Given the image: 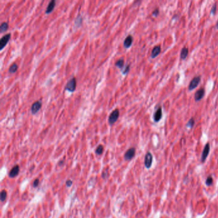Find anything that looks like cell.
Wrapping results in <instances>:
<instances>
[{"instance_id": "6da1fadb", "label": "cell", "mask_w": 218, "mask_h": 218, "mask_svg": "<svg viewBox=\"0 0 218 218\" xmlns=\"http://www.w3.org/2000/svg\"><path fill=\"white\" fill-rule=\"evenodd\" d=\"M119 115H120V112H119V110L118 109H114V111L111 113L108 119V122L109 123L110 125H113V124H114V123L116 122V121H117L118 118V117H119Z\"/></svg>"}, {"instance_id": "7a4b0ae2", "label": "cell", "mask_w": 218, "mask_h": 218, "mask_svg": "<svg viewBox=\"0 0 218 218\" xmlns=\"http://www.w3.org/2000/svg\"><path fill=\"white\" fill-rule=\"evenodd\" d=\"M76 88V78L73 77L71 79H70L68 81L67 84L66 85L65 87V90H68L70 92L74 91Z\"/></svg>"}, {"instance_id": "3957f363", "label": "cell", "mask_w": 218, "mask_h": 218, "mask_svg": "<svg viewBox=\"0 0 218 218\" xmlns=\"http://www.w3.org/2000/svg\"><path fill=\"white\" fill-rule=\"evenodd\" d=\"M201 81V77L200 76H196L191 81L189 85V90L191 91L196 88L199 85V83Z\"/></svg>"}, {"instance_id": "277c9868", "label": "cell", "mask_w": 218, "mask_h": 218, "mask_svg": "<svg viewBox=\"0 0 218 218\" xmlns=\"http://www.w3.org/2000/svg\"><path fill=\"white\" fill-rule=\"evenodd\" d=\"M209 152H210V144L209 143L206 144L203 150L202 154H201V161L202 162H204L205 161L206 159L207 158L208 155L209 154Z\"/></svg>"}, {"instance_id": "5b68a950", "label": "cell", "mask_w": 218, "mask_h": 218, "mask_svg": "<svg viewBox=\"0 0 218 218\" xmlns=\"http://www.w3.org/2000/svg\"><path fill=\"white\" fill-rule=\"evenodd\" d=\"M10 33H8V34L3 36V37L1 39V40H0V49L2 50L3 48L6 46V45L8 44V41H9L10 39Z\"/></svg>"}, {"instance_id": "8992f818", "label": "cell", "mask_w": 218, "mask_h": 218, "mask_svg": "<svg viewBox=\"0 0 218 218\" xmlns=\"http://www.w3.org/2000/svg\"><path fill=\"white\" fill-rule=\"evenodd\" d=\"M152 159H153V157H152V153L150 152H148L146 154L145 158V166L147 168H150L151 167L152 164Z\"/></svg>"}, {"instance_id": "52a82bcc", "label": "cell", "mask_w": 218, "mask_h": 218, "mask_svg": "<svg viewBox=\"0 0 218 218\" xmlns=\"http://www.w3.org/2000/svg\"><path fill=\"white\" fill-rule=\"evenodd\" d=\"M41 107H42V102H41V101H38L35 102L32 104L31 108V111L32 114H35V113H37L40 109Z\"/></svg>"}, {"instance_id": "ba28073f", "label": "cell", "mask_w": 218, "mask_h": 218, "mask_svg": "<svg viewBox=\"0 0 218 218\" xmlns=\"http://www.w3.org/2000/svg\"><path fill=\"white\" fill-rule=\"evenodd\" d=\"M205 93V91L204 88H200L198 90H197V91L195 94V101L198 102V101H201L204 97Z\"/></svg>"}, {"instance_id": "9c48e42d", "label": "cell", "mask_w": 218, "mask_h": 218, "mask_svg": "<svg viewBox=\"0 0 218 218\" xmlns=\"http://www.w3.org/2000/svg\"><path fill=\"white\" fill-rule=\"evenodd\" d=\"M135 153H136V150L134 148H131V149H129L125 153V159L127 161L132 159L135 155Z\"/></svg>"}, {"instance_id": "30bf717a", "label": "cell", "mask_w": 218, "mask_h": 218, "mask_svg": "<svg viewBox=\"0 0 218 218\" xmlns=\"http://www.w3.org/2000/svg\"><path fill=\"white\" fill-rule=\"evenodd\" d=\"M162 116V108L161 107L157 109V111L155 113L154 115H153V119L155 122H159L160 120H161Z\"/></svg>"}, {"instance_id": "8fae6325", "label": "cell", "mask_w": 218, "mask_h": 218, "mask_svg": "<svg viewBox=\"0 0 218 218\" xmlns=\"http://www.w3.org/2000/svg\"><path fill=\"white\" fill-rule=\"evenodd\" d=\"M161 46H159V45H157V46L154 47L153 49H152V53H151V58H156L157 56L161 53Z\"/></svg>"}, {"instance_id": "7c38bea8", "label": "cell", "mask_w": 218, "mask_h": 218, "mask_svg": "<svg viewBox=\"0 0 218 218\" xmlns=\"http://www.w3.org/2000/svg\"><path fill=\"white\" fill-rule=\"evenodd\" d=\"M133 42V38L131 35L127 36L124 42V45L125 48H129L131 46Z\"/></svg>"}, {"instance_id": "4fadbf2b", "label": "cell", "mask_w": 218, "mask_h": 218, "mask_svg": "<svg viewBox=\"0 0 218 218\" xmlns=\"http://www.w3.org/2000/svg\"><path fill=\"white\" fill-rule=\"evenodd\" d=\"M55 5H56V1L54 0H53L49 2V5H48L47 7V9L45 10V13L47 14H49L50 13H51L53 12V10H54V7H55Z\"/></svg>"}, {"instance_id": "5bb4252c", "label": "cell", "mask_w": 218, "mask_h": 218, "mask_svg": "<svg viewBox=\"0 0 218 218\" xmlns=\"http://www.w3.org/2000/svg\"><path fill=\"white\" fill-rule=\"evenodd\" d=\"M19 166L18 165L15 166L11 170L10 172L9 173V176H10V177H12V178L15 177V176H16L18 174H19Z\"/></svg>"}, {"instance_id": "9a60e30c", "label": "cell", "mask_w": 218, "mask_h": 218, "mask_svg": "<svg viewBox=\"0 0 218 218\" xmlns=\"http://www.w3.org/2000/svg\"><path fill=\"white\" fill-rule=\"evenodd\" d=\"M188 54H189V49L187 47H184L182 49L180 52V58L182 60H186V58L188 56Z\"/></svg>"}, {"instance_id": "2e32d148", "label": "cell", "mask_w": 218, "mask_h": 218, "mask_svg": "<svg viewBox=\"0 0 218 218\" xmlns=\"http://www.w3.org/2000/svg\"><path fill=\"white\" fill-rule=\"evenodd\" d=\"M17 69H18V66H17V65L16 64H14L13 65H12L10 66V67L9 69H8V72H9L10 73L13 74V73H15L16 72H17Z\"/></svg>"}, {"instance_id": "e0dca14e", "label": "cell", "mask_w": 218, "mask_h": 218, "mask_svg": "<svg viewBox=\"0 0 218 218\" xmlns=\"http://www.w3.org/2000/svg\"><path fill=\"white\" fill-rule=\"evenodd\" d=\"M124 60L123 58H120L118 60L116 61V64H115V65H116L117 67L120 68H122L123 66H124Z\"/></svg>"}, {"instance_id": "ac0fdd59", "label": "cell", "mask_w": 218, "mask_h": 218, "mask_svg": "<svg viewBox=\"0 0 218 218\" xmlns=\"http://www.w3.org/2000/svg\"><path fill=\"white\" fill-rule=\"evenodd\" d=\"M8 28V24L7 22H3V23L1 24V26H0V30H1V32H4V31H6Z\"/></svg>"}, {"instance_id": "d6986e66", "label": "cell", "mask_w": 218, "mask_h": 218, "mask_svg": "<svg viewBox=\"0 0 218 218\" xmlns=\"http://www.w3.org/2000/svg\"><path fill=\"white\" fill-rule=\"evenodd\" d=\"M195 123V119H194V118H191V119L188 121V122H187V125H186V127L189 129H192L193 127H194Z\"/></svg>"}, {"instance_id": "ffe728a7", "label": "cell", "mask_w": 218, "mask_h": 218, "mask_svg": "<svg viewBox=\"0 0 218 218\" xmlns=\"http://www.w3.org/2000/svg\"><path fill=\"white\" fill-rule=\"evenodd\" d=\"M206 185L208 186H210L213 183V178L211 176H209V177H207V178L206 179Z\"/></svg>"}, {"instance_id": "44dd1931", "label": "cell", "mask_w": 218, "mask_h": 218, "mask_svg": "<svg viewBox=\"0 0 218 218\" xmlns=\"http://www.w3.org/2000/svg\"><path fill=\"white\" fill-rule=\"evenodd\" d=\"M6 196H7V193L6 191L3 190L1 193V201H4L6 199Z\"/></svg>"}, {"instance_id": "7402d4cb", "label": "cell", "mask_w": 218, "mask_h": 218, "mask_svg": "<svg viewBox=\"0 0 218 218\" xmlns=\"http://www.w3.org/2000/svg\"><path fill=\"white\" fill-rule=\"evenodd\" d=\"M103 150H104V148L102 145H99L96 149V153L98 155H101L103 152Z\"/></svg>"}, {"instance_id": "603a6c76", "label": "cell", "mask_w": 218, "mask_h": 218, "mask_svg": "<svg viewBox=\"0 0 218 218\" xmlns=\"http://www.w3.org/2000/svg\"><path fill=\"white\" fill-rule=\"evenodd\" d=\"M216 10H217V5L216 4H214L213 5V6L211 8V11H210V14H212V15H215L216 13Z\"/></svg>"}, {"instance_id": "cb8c5ba5", "label": "cell", "mask_w": 218, "mask_h": 218, "mask_svg": "<svg viewBox=\"0 0 218 218\" xmlns=\"http://www.w3.org/2000/svg\"><path fill=\"white\" fill-rule=\"evenodd\" d=\"M159 14V10L158 9V8H157V9H155L153 10V12H152V16H153V17H157V16Z\"/></svg>"}, {"instance_id": "d4e9b609", "label": "cell", "mask_w": 218, "mask_h": 218, "mask_svg": "<svg viewBox=\"0 0 218 218\" xmlns=\"http://www.w3.org/2000/svg\"><path fill=\"white\" fill-rule=\"evenodd\" d=\"M129 70H130V65H127V66L125 67V69L124 70V71L122 72V73L124 74H127V73L129 72Z\"/></svg>"}, {"instance_id": "484cf974", "label": "cell", "mask_w": 218, "mask_h": 218, "mask_svg": "<svg viewBox=\"0 0 218 218\" xmlns=\"http://www.w3.org/2000/svg\"><path fill=\"white\" fill-rule=\"evenodd\" d=\"M39 180L36 179L34 181V182H33V186H34L35 187H37L38 185H39Z\"/></svg>"}, {"instance_id": "4316f807", "label": "cell", "mask_w": 218, "mask_h": 218, "mask_svg": "<svg viewBox=\"0 0 218 218\" xmlns=\"http://www.w3.org/2000/svg\"><path fill=\"white\" fill-rule=\"evenodd\" d=\"M66 186H68V187H70V186H71L72 184V182L71 180H68L67 182H66Z\"/></svg>"}, {"instance_id": "83f0119b", "label": "cell", "mask_w": 218, "mask_h": 218, "mask_svg": "<svg viewBox=\"0 0 218 218\" xmlns=\"http://www.w3.org/2000/svg\"><path fill=\"white\" fill-rule=\"evenodd\" d=\"M216 28L218 29V22L216 23Z\"/></svg>"}]
</instances>
